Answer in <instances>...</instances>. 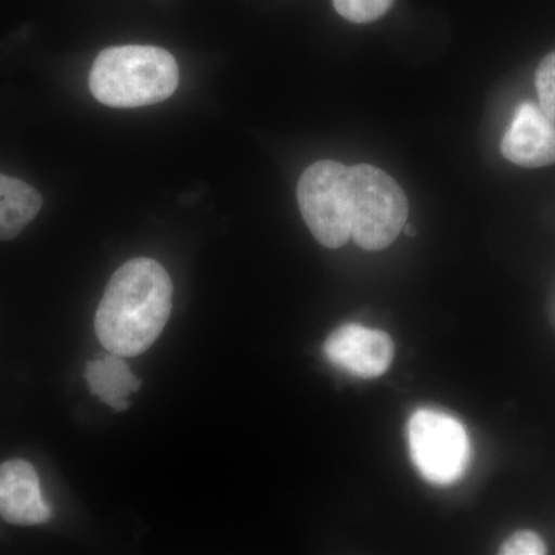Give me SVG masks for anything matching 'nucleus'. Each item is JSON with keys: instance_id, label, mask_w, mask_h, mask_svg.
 <instances>
[{"instance_id": "1", "label": "nucleus", "mask_w": 555, "mask_h": 555, "mask_svg": "<svg viewBox=\"0 0 555 555\" xmlns=\"http://www.w3.org/2000/svg\"><path fill=\"white\" fill-rule=\"evenodd\" d=\"M171 301L167 270L155 259H131L109 278L94 318L98 339L108 352L141 356L163 334Z\"/></svg>"}, {"instance_id": "2", "label": "nucleus", "mask_w": 555, "mask_h": 555, "mask_svg": "<svg viewBox=\"0 0 555 555\" xmlns=\"http://www.w3.org/2000/svg\"><path fill=\"white\" fill-rule=\"evenodd\" d=\"M179 68L169 51L152 46L101 51L90 73V90L101 104L144 107L169 100L178 89Z\"/></svg>"}, {"instance_id": "3", "label": "nucleus", "mask_w": 555, "mask_h": 555, "mask_svg": "<svg viewBox=\"0 0 555 555\" xmlns=\"http://www.w3.org/2000/svg\"><path fill=\"white\" fill-rule=\"evenodd\" d=\"M350 240L378 251L389 247L408 222V198L400 184L378 167L358 164L347 171Z\"/></svg>"}, {"instance_id": "4", "label": "nucleus", "mask_w": 555, "mask_h": 555, "mask_svg": "<svg viewBox=\"0 0 555 555\" xmlns=\"http://www.w3.org/2000/svg\"><path fill=\"white\" fill-rule=\"evenodd\" d=\"M412 462L429 483L448 486L465 476L470 462V440L454 416L422 409L409 420Z\"/></svg>"}, {"instance_id": "5", "label": "nucleus", "mask_w": 555, "mask_h": 555, "mask_svg": "<svg viewBox=\"0 0 555 555\" xmlns=\"http://www.w3.org/2000/svg\"><path fill=\"white\" fill-rule=\"evenodd\" d=\"M347 171L349 167L337 160H318L299 178V210L318 243L327 248L350 240Z\"/></svg>"}, {"instance_id": "6", "label": "nucleus", "mask_w": 555, "mask_h": 555, "mask_svg": "<svg viewBox=\"0 0 555 555\" xmlns=\"http://www.w3.org/2000/svg\"><path fill=\"white\" fill-rule=\"evenodd\" d=\"M324 356L353 377L377 378L392 364L396 347L386 332L346 324L328 335Z\"/></svg>"}, {"instance_id": "7", "label": "nucleus", "mask_w": 555, "mask_h": 555, "mask_svg": "<svg viewBox=\"0 0 555 555\" xmlns=\"http://www.w3.org/2000/svg\"><path fill=\"white\" fill-rule=\"evenodd\" d=\"M503 156L516 166L539 169L555 163V122L542 107L525 102L502 139Z\"/></svg>"}, {"instance_id": "8", "label": "nucleus", "mask_w": 555, "mask_h": 555, "mask_svg": "<svg viewBox=\"0 0 555 555\" xmlns=\"http://www.w3.org/2000/svg\"><path fill=\"white\" fill-rule=\"evenodd\" d=\"M53 513L40 492L39 476L27 460L0 465V517L11 525L31 526L49 521Z\"/></svg>"}, {"instance_id": "9", "label": "nucleus", "mask_w": 555, "mask_h": 555, "mask_svg": "<svg viewBox=\"0 0 555 555\" xmlns=\"http://www.w3.org/2000/svg\"><path fill=\"white\" fill-rule=\"evenodd\" d=\"M86 379L91 393L116 411H126L130 406V393L138 392L142 385L124 357L113 352L101 360L90 361L86 369Z\"/></svg>"}, {"instance_id": "10", "label": "nucleus", "mask_w": 555, "mask_h": 555, "mask_svg": "<svg viewBox=\"0 0 555 555\" xmlns=\"http://www.w3.org/2000/svg\"><path fill=\"white\" fill-rule=\"evenodd\" d=\"M42 196L21 179L0 175V241L13 240L38 217Z\"/></svg>"}, {"instance_id": "11", "label": "nucleus", "mask_w": 555, "mask_h": 555, "mask_svg": "<svg viewBox=\"0 0 555 555\" xmlns=\"http://www.w3.org/2000/svg\"><path fill=\"white\" fill-rule=\"evenodd\" d=\"M393 0H334L335 10L353 24H369L385 16Z\"/></svg>"}, {"instance_id": "12", "label": "nucleus", "mask_w": 555, "mask_h": 555, "mask_svg": "<svg viewBox=\"0 0 555 555\" xmlns=\"http://www.w3.org/2000/svg\"><path fill=\"white\" fill-rule=\"evenodd\" d=\"M535 87L540 107L555 122V51L543 57L537 67Z\"/></svg>"}, {"instance_id": "13", "label": "nucleus", "mask_w": 555, "mask_h": 555, "mask_svg": "<svg viewBox=\"0 0 555 555\" xmlns=\"http://www.w3.org/2000/svg\"><path fill=\"white\" fill-rule=\"evenodd\" d=\"M546 553V545L542 537L532 531L516 532L505 540L499 551V554L503 555H543Z\"/></svg>"}, {"instance_id": "14", "label": "nucleus", "mask_w": 555, "mask_h": 555, "mask_svg": "<svg viewBox=\"0 0 555 555\" xmlns=\"http://www.w3.org/2000/svg\"><path fill=\"white\" fill-rule=\"evenodd\" d=\"M403 230H404V233H406V235H409V236L415 235V230H414V228H412L411 224L404 225Z\"/></svg>"}]
</instances>
